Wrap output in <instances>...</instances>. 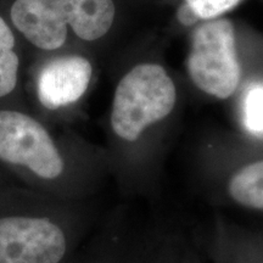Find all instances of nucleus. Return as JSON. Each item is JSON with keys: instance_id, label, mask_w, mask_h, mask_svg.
Returning a JSON list of instances; mask_svg holds the SVG:
<instances>
[{"instance_id": "nucleus-10", "label": "nucleus", "mask_w": 263, "mask_h": 263, "mask_svg": "<svg viewBox=\"0 0 263 263\" xmlns=\"http://www.w3.org/2000/svg\"><path fill=\"white\" fill-rule=\"evenodd\" d=\"M241 0H185L197 18H215L234 9Z\"/></svg>"}, {"instance_id": "nucleus-3", "label": "nucleus", "mask_w": 263, "mask_h": 263, "mask_svg": "<svg viewBox=\"0 0 263 263\" xmlns=\"http://www.w3.org/2000/svg\"><path fill=\"white\" fill-rule=\"evenodd\" d=\"M0 162L48 192L60 186L67 167L47 128L31 115L9 108H0Z\"/></svg>"}, {"instance_id": "nucleus-1", "label": "nucleus", "mask_w": 263, "mask_h": 263, "mask_svg": "<svg viewBox=\"0 0 263 263\" xmlns=\"http://www.w3.org/2000/svg\"><path fill=\"white\" fill-rule=\"evenodd\" d=\"M112 0H15L10 9L14 27L42 50L65 44L68 27L87 42L103 38L112 27Z\"/></svg>"}, {"instance_id": "nucleus-7", "label": "nucleus", "mask_w": 263, "mask_h": 263, "mask_svg": "<svg viewBox=\"0 0 263 263\" xmlns=\"http://www.w3.org/2000/svg\"><path fill=\"white\" fill-rule=\"evenodd\" d=\"M226 190L236 205L263 211V159L236 170L227 182Z\"/></svg>"}, {"instance_id": "nucleus-9", "label": "nucleus", "mask_w": 263, "mask_h": 263, "mask_svg": "<svg viewBox=\"0 0 263 263\" xmlns=\"http://www.w3.org/2000/svg\"><path fill=\"white\" fill-rule=\"evenodd\" d=\"M245 126L255 134L263 133V85L250 88L244 104Z\"/></svg>"}, {"instance_id": "nucleus-2", "label": "nucleus", "mask_w": 263, "mask_h": 263, "mask_svg": "<svg viewBox=\"0 0 263 263\" xmlns=\"http://www.w3.org/2000/svg\"><path fill=\"white\" fill-rule=\"evenodd\" d=\"M176 103V85L162 66L138 65L117 84L111 128L120 139L133 143L150 126L170 116Z\"/></svg>"}, {"instance_id": "nucleus-4", "label": "nucleus", "mask_w": 263, "mask_h": 263, "mask_svg": "<svg viewBox=\"0 0 263 263\" xmlns=\"http://www.w3.org/2000/svg\"><path fill=\"white\" fill-rule=\"evenodd\" d=\"M71 244L58 216L22 201L0 206V263H64Z\"/></svg>"}, {"instance_id": "nucleus-8", "label": "nucleus", "mask_w": 263, "mask_h": 263, "mask_svg": "<svg viewBox=\"0 0 263 263\" xmlns=\"http://www.w3.org/2000/svg\"><path fill=\"white\" fill-rule=\"evenodd\" d=\"M20 57L16 51V39L8 22L0 16V98L16 89L18 83Z\"/></svg>"}, {"instance_id": "nucleus-11", "label": "nucleus", "mask_w": 263, "mask_h": 263, "mask_svg": "<svg viewBox=\"0 0 263 263\" xmlns=\"http://www.w3.org/2000/svg\"><path fill=\"white\" fill-rule=\"evenodd\" d=\"M178 18H179V21L185 26L193 25L194 22L197 20L195 14L192 11V9H190L189 6L185 4H184L183 6H180V9L178 10Z\"/></svg>"}, {"instance_id": "nucleus-6", "label": "nucleus", "mask_w": 263, "mask_h": 263, "mask_svg": "<svg viewBox=\"0 0 263 263\" xmlns=\"http://www.w3.org/2000/svg\"><path fill=\"white\" fill-rule=\"evenodd\" d=\"M93 67L83 57H62L48 62L37 78L38 100L48 110L74 104L89 87Z\"/></svg>"}, {"instance_id": "nucleus-5", "label": "nucleus", "mask_w": 263, "mask_h": 263, "mask_svg": "<svg viewBox=\"0 0 263 263\" xmlns=\"http://www.w3.org/2000/svg\"><path fill=\"white\" fill-rule=\"evenodd\" d=\"M188 72L193 83L203 93L217 99L234 94L241 68L234 26L229 20H213L194 31Z\"/></svg>"}]
</instances>
